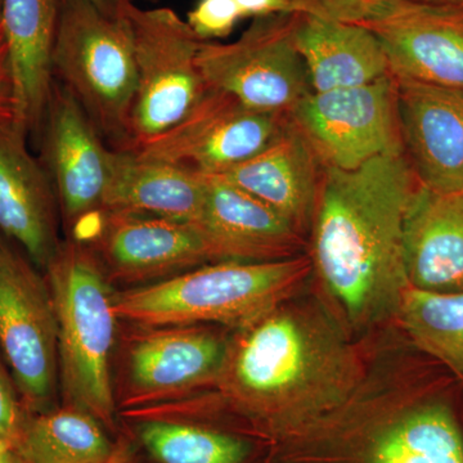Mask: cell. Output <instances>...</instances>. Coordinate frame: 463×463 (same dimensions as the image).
<instances>
[{
  "mask_svg": "<svg viewBox=\"0 0 463 463\" xmlns=\"http://www.w3.org/2000/svg\"><path fill=\"white\" fill-rule=\"evenodd\" d=\"M420 185L404 151L349 172L323 167L307 241L312 283L354 340L397 321L410 286L405 216Z\"/></svg>",
  "mask_w": 463,
  "mask_h": 463,
  "instance_id": "obj_1",
  "label": "cell"
},
{
  "mask_svg": "<svg viewBox=\"0 0 463 463\" xmlns=\"http://www.w3.org/2000/svg\"><path fill=\"white\" fill-rule=\"evenodd\" d=\"M218 381L225 397L273 429L298 430L345 399L364 371L354 340L313 283L239 328Z\"/></svg>",
  "mask_w": 463,
  "mask_h": 463,
  "instance_id": "obj_2",
  "label": "cell"
},
{
  "mask_svg": "<svg viewBox=\"0 0 463 463\" xmlns=\"http://www.w3.org/2000/svg\"><path fill=\"white\" fill-rule=\"evenodd\" d=\"M316 425L354 463H463V383L390 326L365 343L354 388Z\"/></svg>",
  "mask_w": 463,
  "mask_h": 463,
  "instance_id": "obj_3",
  "label": "cell"
},
{
  "mask_svg": "<svg viewBox=\"0 0 463 463\" xmlns=\"http://www.w3.org/2000/svg\"><path fill=\"white\" fill-rule=\"evenodd\" d=\"M309 255L272 261L201 265L139 288L114 295L118 319L151 326L218 323L246 327L312 282Z\"/></svg>",
  "mask_w": 463,
  "mask_h": 463,
  "instance_id": "obj_4",
  "label": "cell"
},
{
  "mask_svg": "<svg viewBox=\"0 0 463 463\" xmlns=\"http://www.w3.org/2000/svg\"><path fill=\"white\" fill-rule=\"evenodd\" d=\"M58 326V370L71 407L99 423H114L109 361L114 301L100 265L81 243H61L45 269Z\"/></svg>",
  "mask_w": 463,
  "mask_h": 463,
  "instance_id": "obj_5",
  "label": "cell"
},
{
  "mask_svg": "<svg viewBox=\"0 0 463 463\" xmlns=\"http://www.w3.org/2000/svg\"><path fill=\"white\" fill-rule=\"evenodd\" d=\"M52 67L54 80L80 103L109 147L125 151L138 76L120 9L109 16L90 0H61Z\"/></svg>",
  "mask_w": 463,
  "mask_h": 463,
  "instance_id": "obj_6",
  "label": "cell"
},
{
  "mask_svg": "<svg viewBox=\"0 0 463 463\" xmlns=\"http://www.w3.org/2000/svg\"><path fill=\"white\" fill-rule=\"evenodd\" d=\"M129 24L136 58V102L130 123L133 151L179 123L203 99L207 85L197 66L201 41L172 8L143 9L118 0Z\"/></svg>",
  "mask_w": 463,
  "mask_h": 463,
  "instance_id": "obj_7",
  "label": "cell"
},
{
  "mask_svg": "<svg viewBox=\"0 0 463 463\" xmlns=\"http://www.w3.org/2000/svg\"><path fill=\"white\" fill-rule=\"evenodd\" d=\"M23 250L0 241V354L27 412L54 410L58 326L50 285Z\"/></svg>",
  "mask_w": 463,
  "mask_h": 463,
  "instance_id": "obj_8",
  "label": "cell"
},
{
  "mask_svg": "<svg viewBox=\"0 0 463 463\" xmlns=\"http://www.w3.org/2000/svg\"><path fill=\"white\" fill-rule=\"evenodd\" d=\"M295 20L297 14L257 17L236 42L201 43L197 66L207 88L288 116L312 91L295 45Z\"/></svg>",
  "mask_w": 463,
  "mask_h": 463,
  "instance_id": "obj_9",
  "label": "cell"
},
{
  "mask_svg": "<svg viewBox=\"0 0 463 463\" xmlns=\"http://www.w3.org/2000/svg\"><path fill=\"white\" fill-rule=\"evenodd\" d=\"M288 118L325 169L349 172L404 151L392 74L361 87L310 91Z\"/></svg>",
  "mask_w": 463,
  "mask_h": 463,
  "instance_id": "obj_10",
  "label": "cell"
},
{
  "mask_svg": "<svg viewBox=\"0 0 463 463\" xmlns=\"http://www.w3.org/2000/svg\"><path fill=\"white\" fill-rule=\"evenodd\" d=\"M286 118L207 90L178 124L132 152L201 175H222L267 147Z\"/></svg>",
  "mask_w": 463,
  "mask_h": 463,
  "instance_id": "obj_11",
  "label": "cell"
},
{
  "mask_svg": "<svg viewBox=\"0 0 463 463\" xmlns=\"http://www.w3.org/2000/svg\"><path fill=\"white\" fill-rule=\"evenodd\" d=\"M39 138L41 160L67 224L79 228L93 222L96 227L111 173L112 148L80 103L56 80Z\"/></svg>",
  "mask_w": 463,
  "mask_h": 463,
  "instance_id": "obj_12",
  "label": "cell"
},
{
  "mask_svg": "<svg viewBox=\"0 0 463 463\" xmlns=\"http://www.w3.org/2000/svg\"><path fill=\"white\" fill-rule=\"evenodd\" d=\"M362 25L383 44L395 79L463 90V12L390 0Z\"/></svg>",
  "mask_w": 463,
  "mask_h": 463,
  "instance_id": "obj_13",
  "label": "cell"
},
{
  "mask_svg": "<svg viewBox=\"0 0 463 463\" xmlns=\"http://www.w3.org/2000/svg\"><path fill=\"white\" fill-rule=\"evenodd\" d=\"M395 80L402 142L417 179L439 194L463 192V90Z\"/></svg>",
  "mask_w": 463,
  "mask_h": 463,
  "instance_id": "obj_14",
  "label": "cell"
},
{
  "mask_svg": "<svg viewBox=\"0 0 463 463\" xmlns=\"http://www.w3.org/2000/svg\"><path fill=\"white\" fill-rule=\"evenodd\" d=\"M206 200L194 227L212 263H272L307 252V241L273 209L218 175H203Z\"/></svg>",
  "mask_w": 463,
  "mask_h": 463,
  "instance_id": "obj_15",
  "label": "cell"
},
{
  "mask_svg": "<svg viewBox=\"0 0 463 463\" xmlns=\"http://www.w3.org/2000/svg\"><path fill=\"white\" fill-rule=\"evenodd\" d=\"M27 137L14 121L0 123V232L45 272L61 245L60 203L44 164L27 147Z\"/></svg>",
  "mask_w": 463,
  "mask_h": 463,
  "instance_id": "obj_16",
  "label": "cell"
},
{
  "mask_svg": "<svg viewBox=\"0 0 463 463\" xmlns=\"http://www.w3.org/2000/svg\"><path fill=\"white\" fill-rule=\"evenodd\" d=\"M112 272L125 279H149L212 263L194 224L157 216L102 213L93 233Z\"/></svg>",
  "mask_w": 463,
  "mask_h": 463,
  "instance_id": "obj_17",
  "label": "cell"
},
{
  "mask_svg": "<svg viewBox=\"0 0 463 463\" xmlns=\"http://www.w3.org/2000/svg\"><path fill=\"white\" fill-rule=\"evenodd\" d=\"M322 175L315 152L286 118L267 147L218 176L257 197L309 241Z\"/></svg>",
  "mask_w": 463,
  "mask_h": 463,
  "instance_id": "obj_18",
  "label": "cell"
},
{
  "mask_svg": "<svg viewBox=\"0 0 463 463\" xmlns=\"http://www.w3.org/2000/svg\"><path fill=\"white\" fill-rule=\"evenodd\" d=\"M408 285L437 294L463 292V192L420 185L404 223Z\"/></svg>",
  "mask_w": 463,
  "mask_h": 463,
  "instance_id": "obj_19",
  "label": "cell"
},
{
  "mask_svg": "<svg viewBox=\"0 0 463 463\" xmlns=\"http://www.w3.org/2000/svg\"><path fill=\"white\" fill-rule=\"evenodd\" d=\"M61 0H3L2 25L16 90L14 123L41 133L53 90L52 67Z\"/></svg>",
  "mask_w": 463,
  "mask_h": 463,
  "instance_id": "obj_20",
  "label": "cell"
},
{
  "mask_svg": "<svg viewBox=\"0 0 463 463\" xmlns=\"http://www.w3.org/2000/svg\"><path fill=\"white\" fill-rule=\"evenodd\" d=\"M205 200L206 181L201 174L112 149L102 213L157 216L194 225Z\"/></svg>",
  "mask_w": 463,
  "mask_h": 463,
  "instance_id": "obj_21",
  "label": "cell"
},
{
  "mask_svg": "<svg viewBox=\"0 0 463 463\" xmlns=\"http://www.w3.org/2000/svg\"><path fill=\"white\" fill-rule=\"evenodd\" d=\"M294 39L312 91L361 87L390 75L383 44L361 24L297 14Z\"/></svg>",
  "mask_w": 463,
  "mask_h": 463,
  "instance_id": "obj_22",
  "label": "cell"
},
{
  "mask_svg": "<svg viewBox=\"0 0 463 463\" xmlns=\"http://www.w3.org/2000/svg\"><path fill=\"white\" fill-rule=\"evenodd\" d=\"M228 341L201 328L183 327L152 332L130 356L137 388L149 394L190 389L218 377Z\"/></svg>",
  "mask_w": 463,
  "mask_h": 463,
  "instance_id": "obj_23",
  "label": "cell"
},
{
  "mask_svg": "<svg viewBox=\"0 0 463 463\" xmlns=\"http://www.w3.org/2000/svg\"><path fill=\"white\" fill-rule=\"evenodd\" d=\"M14 449L25 463H106L114 452L100 423L74 407L24 412Z\"/></svg>",
  "mask_w": 463,
  "mask_h": 463,
  "instance_id": "obj_24",
  "label": "cell"
},
{
  "mask_svg": "<svg viewBox=\"0 0 463 463\" xmlns=\"http://www.w3.org/2000/svg\"><path fill=\"white\" fill-rule=\"evenodd\" d=\"M395 322L414 345L463 383V292L437 294L408 286Z\"/></svg>",
  "mask_w": 463,
  "mask_h": 463,
  "instance_id": "obj_25",
  "label": "cell"
},
{
  "mask_svg": "<svg viewBox=\"0 0 463 463\" xmlns=\"http://www.w3.org/2000/svg\"><path fill=\"white\" fill-rule=\"evenodd\" d=\"M139 435L160 463H243L250 455L242 439L185 423L147 422Z\"/></svg>",
  "mask_w": 463,
  "mask_h": 463,
  "instance_id": "obj_26",
  "label": "cell"
},
{
  "mask_svg": "<svg viewBox=\"0 0 463 463\" xmlns=\"http://www.w3.org/2000/svg\"><path fill=\"white\" fill-rule=\"evenodd\" d=\"M242 18L234 0H199L187 23L201 41L212 42L227 38Z\"/></svg>",
  "mask_w": 463,
  "mask_h": 463,
  "instance_id": "obj_27",
  "label": "cell"
},
{
  "mask_svg": "<svg viewBox=\"0 0 463 463\" xmlns=\"http://www.w3.org/2000/svg\"><path fill=\"white\" fill-rule=\"evenodd\" d=\"M298 14L345 24L373 20L390 0H291Z\"/></svg>",
  "mask_w": 463,
  "mask_h": 463,
  "instance_id": "obj_28",
  "label": "cell"
},
{
  "mask_svg": "<svg viewBox=\"0 0 463 463\" xmlns=\"http://www.w3.org/2000/svg\"><path fill=\"white\" fill-rule=\"evenodd\" d=\"M24 412L25 408L21 403L14 381L0 354V434L11 438L14 441Z\"/></svg>",
  "mask_w": 463,
  "mask_h": 463,
  "instance_id": "obj_29",
  "label": "cell"
},
{
  "mask_svg": "<svg viewBox=\"0 0 463 463\" xmlns=\"http://www.w3.org/2000/svg\"><path fill=\"white\" fill-rule=\"evenodd\" d=\"M16 116V90L5 29L0 23V123L14 121Z\"/></svg>",
  "mask_w": 463,
  "mask_h": 463,
  "instance_id": "obj_30",
  "label": "cell"
},
{
  "mask_svg": "<svg viewBox=\"0 0 463 463\" xmlns=\"http://www.w3.org/2000/svg\"><path fill=\"white\" fill-rule=\"evenodd\" d=\"M243 18L298 14L291 0H234Z\"/></svg>",
  "mask_w": 463,
  "mask_h": 463,
  "instance_id": "obj_31",
  "label": "cell"
},
{
  "mask_svg": "<svg viewBox=\"0 0 463 463\" xmlns=\"http://www.w3.org/2000/svg\"><path fill=\"white\" fill-rule=\"evenodd\" d=\"M106 463H132V450L128 444H118Z\"/></svg>",
  "mask_w": 463,
  "mask_h": 463,
  "instance_id": "obj_32",
  "label": "cell"
},
{
  "mask_svg": "<svg viewBox=\"0 0 463 463\" xmlns=\"http://www.w3.org/2000/svg\"><path fill=\"white\" fill-rule=\"evenodd\" d=\"M425 5H437V7L456 9L463 12V0H414Z\"/></svg>",
  "mask_w": 463,
  "mask_h": 463,
  "instance_id": "obj_33",
  "label": "cell"
},
{
  "mask_svg": "<svg viewBox=\"0 0 463 463\" xmlns=\"http://www.w3.org/2000/svg\"><path fill=\"white\" fill-rule=\"evenodd\" d=\"M94 5H97L103 14L114 16L118 14V0H90Z\"/></svg>",
  "mask_w": 463,
  "mask_h": 463,
  "instance_id": "obj_34",
  "label": "cell"
},
{
  "mask_svg": "<svg viewBox=\"0 0 463 463\" xmlns=\"http://www.w3.org/2000/svg\"><path fill=\"white\" fill-rule=\"evenodd\" d=\"M0 463H25L24 459L18 456V453L14 449L8 450V452L3 453L0 456Z\"/></svg>",
  "mask_w": 463,
  "mask_h": 463,
  "instance_id": "obj_35",
  "label": "cell"
},
{
  "mask_svg": "<svg viewBox=\"0 0 463 463\" xmlns=\"http://www.w3.org/2000/svg\"><path fill=\"white\" fill-rule=\"evenodd\" d=\"M11 449H14V441H12V439L0 434V456Z\"/></svg>",
  "mask_w": 463,
  "mask_h": 463,
  "instance_id": "obj_36",
  "label": "cell"
},
{
  "mask_svg": "<svg viewBox=\"0 0 463 463\" xmlns=\"http://www.w3.org/2000/svg\"><path fill=\"white\" fill-rule=\"evenodd\" d=\"M2 2L3 0H0V23H2Z\"/></svg>",
  "mask_w": 463,
  "mask_h": 463,
  "instance_id": "obj_37",
  "label": "cell"
},
{
  "mask_svg": "<svg viewBox=\"0 0 463 463\" xmlns=\"http://www.w3.org/2000/svg\"><path fill=\"white\" fill-rule=\"evenodd\" d=\"M133 2H137V0H133ZM143 2L156 3L158 0H143Z\"/></svg>",
  "mask_w": 463,
  "mask_h": 463,
  "instance_id": "obj_38",
  "label": "cell"
},
{
  "mask_svg": "<svg viewBox=\"0 0 463 463\" xmlns=\"http://www.w3.org/2000/svg\"><path fill=\"white\" fill-rule=\"evenodd\" d=\"M0 241H2V237H0Z\"/></svg>",
  "mask_w": 463,
  "mask_h": 463,
  "instance_id": "obj_39",
  "label": "cell"
}]
</instances>
